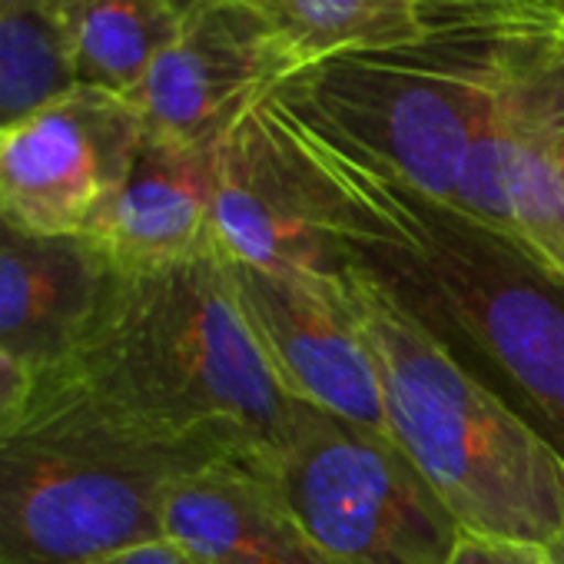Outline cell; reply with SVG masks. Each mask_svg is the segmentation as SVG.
Returning <instances> with one entry per match:
<instances>
[{
	"label": "cell",
	"mask_w": 564,
	"mask_h": 564,
	"mask_svg": "<svg viewBox=\"0 0 564 564\" xmlns=\"http://www.w3.org/2000/svg\"><path fill=\"white\" fill-rule=\"evenodd\" d=\"M538 8L541 0H452L425 37L319 57L275 90L412 186L452 203L508 44Z\"/></svg>",
	"instance_id": "5b68a950"
},
{
	"label": "cell",
	"mask_w": 564,
	"mask_h": 564,
	"mask_svg": "<svg viewBox=\"0 0 564 564\" xmlns=\"http://www.w3.org/2000/svg\"><path fill=\"white\" fill-rule=\"evenodd\" d=\"M213 150L143 137L140 153L90 236L120 269L170 262L213 242Z\"/></svg>",
	"instance_id": "5bb4252c"
},
{
	"label": "cell",
	"mask_w": 564,
	"mask_h": 564,
	"mask_svg": "<svg viewBox=\"0 0 564 564\" xmlns=\"http://www.w3.org/2000/svg\"><path fill=\"white\" fill-rule=\"evenodd\" d=\"M293 564H343V561L326 557L323 551H316V547L303 538V541H300V547H296V554H293Z\"/></svg>",
	"instance_id": "44dd1931"
},
{
	"label": "cell",
	"mask_w": 564,
	"mask_h": 564,
	"mask_svg": "<svg viewBox=\"0 0 564 564\" xmlns=\"http://www.w3.org/2000/svg\"><path fill=\"white\" fill-rule=\"evenodd\" d=\"M551 554H554V561H557V564H564V541H561Z\"/></svg>",
	"instance_id": "603a6c76"
},
{
	"label": "cell",
	"mask_w": 564,
	"mask_h": 564,
	"mask_svg": "<svg viewBox=\"0 0 564 564\" xmlns=\"http://www.w3.org/2000/svg\"><path fill=\"white\" fill-rule=\"evenodd\" d=\"M448 564H557L547 547L462 534Z\"/></svg>",
	"instance_id": "ac0fdd59"
},
{
	"label": "cell",
	"mask_w": 564,
	"mask_h": 564,
	"mask_svg": "<svg viewBox=\"0 0 564 564\" xmlns=\"http://www.w3.org/2000/svg\"><path fill=\"white\" fill-rule=\"evenodd\" d=\"M213 458L236 455L153 432L74 362L47 369L0 429V564H104L163 538L170 485Z\"/></svg>",
	"instance_id": "3957f363"
},
{
	"label": "cell",
	"mask_w": 564,
	"mask_h": 564,
	"mask_svg": "<svg viewBox=\"0 0 564 564\" xmlns=\"http://www.w3.org/2000/svg\"><path fill=\"white\" fill-rule=\"evenodd\" d=\"M346 290L379 369L389 438L462 534L554 551L564 541L554 448L349 269Z\"/></svg>",
	"instance_id": "277c9868"
},
{
	"label": "cell",
	"mask_w": 564,
	"mask_h": 564,
	"mask_svg": "<svg viewBox=\"0 0 564 564\" xmlns=\"http://www.w3.org/2000/svg\"><path fill=\"white\" fill-rule=\"evenodd\" d=\"M104 564H203V561L166 538H153V541H143L137 547H127V551L107 557Z\"/></svg>",
	"instance_id": "ffe728a7"
},
{
	"label": "cell",
	"mask_w": 564,
	"mask_h": 564,
	"mask_svg": "<svg viewBox=\"0 0 564 564\" xmlns=\"http://www.w3.org/2000/svg\"><path fill=\"white\" fill-rule=\"evenodd\" d=\"M226 262L246 323L279 386L296 402L389 435L379 369L346 275Z\"/></svg>",
	"instance_id": "ba28073f"
},
{
	"label": "cell",
	"mask_w": 564,
	"mask_h": 564,
	"mask_svg": "<svg viewBox=\"0 0 564 564\" xmlns=\"http://www.w3.org/2000/svg\"><path fill=\"white\" fill-rule=\"evenodd\" d=\"M485 120L511 229L564 272V18L544 0L508 44Z\"/></svg>",
	"instance_id": "30bf717a"
},
{
	"label": "cell",
	"mask_w": 564,
	"mask_h": 564,
	"mask_svg": "<svg viewBox=\"0 0 564 564\" xmlns=\"http://www.w3.org/2000/svg\"><path fill=\"white\" fill-rule=\"evenodd\" d=\"M300 64L249 0H189L186 18L127 97L147 133L196 150L216 143Z\"/></svg>",
	"instance_id": "9c48e42d"
},
{
	"label": "cell",
	"mask_w": 564,
	"mask_h": 564,
	"mask_svg": "<svg viewBox=\"0 0 564 564\" xmlns=\"http://www.w3.org/2000/svg\"><path fill=\"white\" fill-rule=\"evenodd\" d=\"M269 468L213 458L183 471L163 498V538L203 564H293L303 534Z\"/></svg>",
	"instance_id": "4fadbf2b"
},
{
	"label": "cell",
	"mask_w": 564,
	"mask_h": 564,
	"mask_svg": "<svg viewBox=\"0 0 564 564\" xmlns=\"http://www.w3.org/2000/svg\"><path fill=\"white\" fill-rule=\"evenodd\" d=\"M37 369L0 349V429L11 425L31 402L37 389Z\"/></svg>",
	"instance_id": "d6986e66"
},
{
	"label": "cell",
	"mask_w": 564,
	"mask_h": 564,
	"mask_svg": "<svg viewBox=\"0 0 564 564\" xmlns=\"http://www.w3.org/2000/svg\"><path fill=\"white\" fill-rule=\"evenodd\" d=\"M209 229L226 259L346 275L323 232L310 176L272 127L262 100L213 150Z\"/></svg>",
	"instance_id": "8fae6325"
},
{
	"label": "cell",
	"mask_w": 564,
	"mask_h": 564,
	"mask_svg": "<svg viewBox=\"0 0 564 564\" xmlns=\"http://www.w3.org/2000/svg\"><path fill=\"white\" fill-rule=\"evenodd\" d=\"M67 0H0V133L77 87Z\"/></svg>",
	"instance_id": "e0dca14e"
},
{
	"label": "cell",
	"mask_w": 564,
	"mask_h": 564,
	"mask_svg": "<svg viewBox=\"0 0 564 564\" xmlns=\"http://www.w3.org/2000/svg\"><path fill=\"white\" fill-rule=\"evenodd\" d=\"M113 272L90 236H47L0 209V349L37 372L77 359Z\"/></svg>",
	"instance_id": "7c38bea8"
},
{
	"label": "cell",
	"mask_w": 564,
	"mask_h": 564,
	"mask_svg": "<svg viewBox=\"0 0 564 564\" xmlns=\"http://www.w3.org/2000/svg\"><path fill=\"white\" fill-rule=\"evenodd\" d=\"M306 67L319 57L425 37L452 0H249Z\"/></svg>",
	"instance_id": "2e32d148"
},
{
	"label": "cell",
	"mask_w": 564,
	"mask_h": 564,
	"mask_svg": "<svg viewBox=\"0 0 564 564\" xmlns=\"http://www.w3.org/2000/svg\"><path fill=\"white\" fill-rule=\"evenodd\" d=\"M544 4H547L557 18H564V0H544Z\"/></svg>",
	"instance_id": "7402d4cb"
},
{
	"label": "cell",
	"mask_w": 564,
	"mask_h": 564,
	"mask_svg": "<svg viewBox=\"0 0 564 564\" xmlns=\"http://www.w3.org/2000/svg\"><path fill=\"white\" fill-rule=\"evenodd\" d=\"M300 534L343 564H448L462 528L399 445L300 402L296 435L272 462Z\"/></svg>",
	"instance_id": "8992f818"
},
{
	"label": "cell",
	"mask_w": 564,
	"mask_h": 564,
	"mask_svg": "<svg viewBox=\"0 0 564 564\" xmlns=\"http://www.w3.org/2000/svg\"><path fill=\"white\" fill-rule=\"evenodd\" d=\"M262 107L306 170L343 265L564 462V272L528 239L412 186L275 87Z\"/></svg>",
	"instance_id": "6da1fadb"
},
{
	"label": "cell",
	"mask_w": 564,
	"mask_h": 564,
	"mask_svg": "<svg viewBox=\"0 0 564 564\" xmlns=\"http://www.w3.org/2000/svg\"><path fill=\"white\" fill-rule=\"evenodd\" d=\"M143 137L127 97L64 90L0 133V209L47 236H94Z\"/></svg>",
	"instance_id": "52a82bcc"
},
{
	"label": "cell",
	"mask_w": 564,
	"mask_h": 564,
	"mask_svg": "<svg viewBox=\"0 0 564 564\" xmlns=\"http://www.w3.org/2000/svg\"><path fill=\"white\" fill-rule=\"evenodd\" d=\"M70 362L137 422L180 442L272 465L296 435L300 402L269 369L216 242L117 265Z\"/></svg>",
	"instance_id": "7a4b0ae2"
},
{
	"label": "cell",
	"mask_w": 564,
	"mask_h": 564,
	"mask_svg": "<svg viewBox=\"0 0 564 564\" xmlns=\"http://www.w3.org/2000/svg\"><path fill=\"white\" fill-rule=\"evenodd\" d=\"M189 0H67L74 80L130 97L176 37Z\"/></svg>",
	"instance_id": "9a60e30c"
}]
</instances>
